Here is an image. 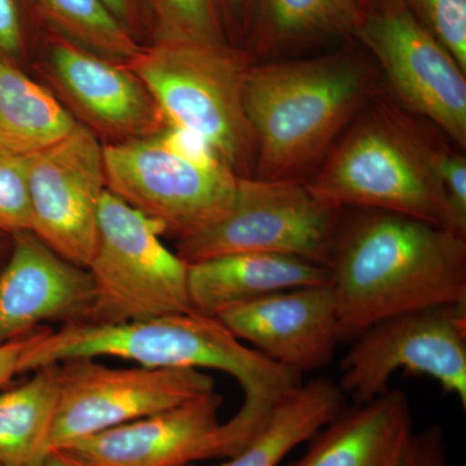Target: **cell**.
Returning <instances> with one entry per match:
<instances>
[{
  "mask_svg": "<svg viewBox=\"0 0 466 466\" xmlns=\"http://www.w3.org/2000/svg\"><path fill=\"white\" fill-rule=\"evenodd\" d=\"M100 357L125 359L147 368L219 370L235 379L244 400L223 422L229 456L247 447L300 385L299 373L244 345L218 319L198 312L127 323L76 321L56 332H34L21 373Z\"/></svg>",
  "mask_w": 466,
  "mask_h": 466,
  "instance_id": "obj_1",
  "label": "cell"
},
{
  "mask_svg": "<svg viewBox=\"0 0 466 466\" xmlns=\"http://www.w3.org/2000/svg\"><path fill=\"white\" fill-rule=\"evenodd\" d=\"M349 210L328 265L339 342L394 315L466 302V235L389 211Z\"/></svg>",
  "mask_w": 466,
  "mask_h": 466,
  "instance_id": "obj_2",
  "label": "cell"
},
{
  "mask_svg": "<svg viewBox=\"0 0 466 466\" xmlns=\"http://www.w3.org/2000/svg\"><path fill=\"white\" fill-rule=\"evenodd\" d=\"M381 90L375 63L357 48L251 64L245 109L257 139L253 177L308 180Z\"/></svg>",
  "mask_w": 466,
  "mask_h": 466,
  "instance_id": "obj_3",
  "label": "cell"
},
{
  "mask_svg": "<svg viewBox=\"0 0 466 466\" xmlns=\"http://www.w3.org/2000/svg\"><path fill=\"white\" fill-rule=\"evenodd\" d=\"M441 134L382 88L306 184L319 200L342 210L389 211L466 235L441 183L450 140Z\"/></svg>",
  "mask_w": 466,
  "mask_h": 466,
  "instance_id": "obj_4",
  "label": "cell"
},
{
  "mask_svg": "<svg viewBox=\"0 0 466 466\" xmlns=\"http://www.w3.org/2000/svg\"><path fill=\"white\" fill-rule=\"evenodd\" d=\"M253 63L232 46L152 42L126 66L148 88L167 125L200 135L233 174L250 177L257 139L245 84Z\"/></svg>",
  "mask_w": 466,
  "mask_h": 466,
  "instance_id": "obj_5",
  "label": "cell"
},
{
  "mask_svg": "<svg viewBox=\"0 0 466 466\" xmlns=\"http://www.w3.org/2000/svg\"><path fill=\"white\" fill-rule=\"evenodd\" d=\"M162 227L106 189L90 263L94 305L86 321L127 323L193 312L188 263L165 247Z\"/></svg>",
  "mask_w": 466,
  "mask_h": 466,
  "instance_id": "obj_6",
  "label": "cell"
},
{
  "mask_svg": "<svg viewBox=\"0 0 466 466\" xmlns=\"http://www.w3.org/2000/svg\"><path fill=\"white\" fill-rule=\"evenodd\" d=\"M342 214L312 195L306 180L238 177L229 213L177 240V254L188 265L227 254L265 253L328 267Z\"/></svg>",
  "mask_w": 466,
  "mask_h": 466,
  "instance_id": "obj_7",
  "label": "cell"
},
{
  "mask_svg": "<svg viewBox=\"0 0 466 466\" xmlns=\"http://www.w3.org/2000/svg\"><path fill=\"white\" fill-rule=\"evenodd\" d=\"M354 41L372 58L383 91L398 106L465 150L466 72L403 0L361 9Z\"/></svg>",
  "mask_w": 466,
  "mask_h": 466,
  "instance_id": "obj_8",
  "label": "cell"
},
{
  "mask_svg": "<svg viewBox=\"0 0 466 466\" xmlns=\"http://www.w3.org/2000/svg\"><path fill=\"white\" fill-rule=\"evenodd\" d=\"M354 341L339 386L355 403L385 394L392 375L403 370L431 377L466 407V302L383 319Z\"/></svg>",
  "mask_w": 466,
  "mask_h": 466,
  "instance_id": "obj_9",
  "label": "cell"
},
{
  "mask_svg": "<svg viewBox=\"0 0 466 466\" xmlns=\"http://www.w3.org/2000/svg\"><path fill=\"white\" fill-rule=\"evenodd\" d=\"M58 367L60 391L48 453L216 390L213 377L188 368H110L95 359Z\"/></svg>",
  "mask_w": 466,
  "mask_h": 466,
  "instance_id": "obj_10",
  "label": "cell"
},
{
  "mask_svg": "<svg viewBox=\"0 0 466 466\" xmlns=\"http://www.w3.org/2000/svg\"><path fill=\"white\" fill-rule=\"evenodd\" d=\"M106 189L177 240L204 231L231 210L238 177L228 167H202L155 139L104 146Z\"/></svg>",
  "mask_w": 466,
  "mask_h": 466,
  "instance_id": "obj_11",
  "label": "cell"
},
{
  "mask_svg": "<svg viewBox=\"0 0 466 466\" xmlns=\"http://www.w3.org/2000/svg\"><path fill=\"white\" fill-rule=\"evenodd\" d=\"M27 186L34 235L86 268L96 247L106 191L104 146L94 131L76 124L63 139L27 155Z\"/></svg>",
  "mask_w": 466,
  "mask_h": 466,
  "instance_id": "obj_12",
  "label": "cell"
},
{
  "mask_svg": "<svg viewBox=\"0 0 466 466\" xmlns=\"http://www.w3.org/2000/svg\"><path fill=\"white\" fill-rule=\"evenodd\" d=\"M47 67L70 106L116 142L146 139L167 126L148 88L125 63L101 56L47 27Z\"/></svg>",
  "mask_w": 466,
  "mask_h": 466,
  "instance_id": "obj_13",
  "label": "cell"
},
{
  "mask_svg": "<svg viewBox=\"0 0 466 466\" xmlns=\"http://www.w3.org/2000/svg\"><path fill=\"white\" fill-rule=\"evenodd\" d=\"M216 390L64 449L90 466H191L227 459Z\"/></svg>",
  "mask_w": 466,
  "mask_h": 466,
  "instance_id": "obj_14",
  "label": "cell"
},
{
  "mask_svg": "<svg viewBox=\"0 0 466 466\" xmlns=\"http://www.w3.org/2000/svg\"><path fill=\"white\" fill-rule=\"evenodd\" d=\"M217 319L236 339L299 375L328 366L339 343L330 281L269 294Z\"/></svg>",
  "mask_w": 466,
  "mask_h": 466,
  "instance_id": "obj_15",
  "label": "cell"
},
{
  "mask_svg": "<svg viewBox=\"0 0 466 466\" xmlns=\"http://www.w3.org/2000/svg\"><path fill=\"white\" fill-rule=\"evenodd\" d=\"M0 271V345L33 333L46 321H86L94 305L90 272L52 250L33 232L12 235Z\"/></svg>",
  "mask_w": 466,
  "mask_h": 466,
  "instance_id": "obj_16",
  "label": "cell"
},
{
  "mask_svg": "<svg viewBox=\"0 0 466 466\" xmlns=\"http://www.w3.org/2000/svg\"><path fill=\"white\" fill-rule=\"evenodd\" d=\"M413 417L403 391L389 390L343 410L311 438L302 458L288 466H404Z\"/></svg>",
  "mask_w": 466,
  "mask_h": 466,
  "instance_id": "obj_17",
  "label": "cell"
},
{
  "mask_svg": "<svg viewBox=\"0 0 466 466\" xmlns=\"http://www.w3.org/2000/svg\"><path fill=\"white\" fill-rule=\"evenodd\" d=\"M329 280L328 267L278 254H227L188 265L192 311L216 319L269 294Z\"/></svg>",
  "mask_w": 466,
  "mask_h": 466,
  "instance_id": "obj_18",
  "label": "cell"
},
{
  "mask_svg": "<svg viewBox=\"0 0 466 466\" xmlns=\"http://www.w3.org/2000/svg\"><path fill=\"white\" fill-rule=\"evenodd\" d=\"M358 0H254L244 51L254 61L296 56L339 39H354Z\"/></svg>",
  "mask_w": 466,
  "mask_h": 466,
  "instance_id": "obj_19",
  "label": "cell"
},
{
  "mask_svg": "<svg viewBox=\"0 0 466 466\" xmlns=\"http://www.w3.org/2000/svg\"><path fill=\"white\" fill-rule=\"evenodd\" d=\"M345 397L339 383L325 377L300 383L247 447L217 466L280 465L288 453L341 412Z\"/></svg>",
  "mask_w": 466,
  "mask_h": 466,
  "instance_id": "obj_20",
  "label": "cell"
},
{
  "mask_svg": "<svg viewBox=\"0 0 466 466\" xmlns=\"http://www.w3.org/2000/svg\"><path fill=\"white\" fill-rule=\"evenodd\" d=\"M76 126L50 91L0 56V150L32 155L63 139Z\"/></svg>",
  "mask_w": 466,
  "mask_h": 466,
  "instance_id": "obj_21",
  "label": "cell"
},
{
  "mask_svg": "<svg viewBox=\"0 0 466 466\" xmlns=\"http://www.w3.org/2000/svg\"><path fill=\"white\" fill-rule=\"evenodd\" d=\"M23 385L0 391V462L3 466H42L48 455L60 367L33 370Z\"/></svg>",
  "mask_w": 466,
  "mask_h": 466,
  "instance_id": "obj_22",
  "label": "cell"
},
{
  "mask_svg": "<svg viewBox=\"0 0 466 466\" xmlns=\"http://www.w3.org/2000/svg\"><path fill=\"white\" fill-rule=\"evenodd\" d=\"M29 2L46 26L101 56L126 64L143 48L116 23L100 0Z\"/></svg>",
  "mask_w": 466,
  "mask_h": 466,
  "instance_id": "obj_23",
  "label": "cell"
},
{
  "mask_svg": "<svg viewBox=\"0 0 466 466\" xmlns=\"http://www.w3.org/2000/svg\"><path fill=\"white\" fill-rule=\"evenodd\" d=\"M147 5L152 42L231 46L219 0H147Z\"/></svg>",
  "mask_w": 466,
  "mask_h": 466,
  "instance_id": "obj_24",
  "label": "cell"
},
{
  "mask_svg": "<svg viewBox=\"0 0 466 466\" xmlns=\"http://www.w3.org/2000/svg\"><path fill=\"white\" fill-rule=\"evenodd\" d=\"M466 72V0H403Z\"/></svg>",
  "mask_w": 466,
  "mask_h": 466,
  "instance_id": "obj_25",
  "label": "cell"
},
{
  "mask_svg": "<svg viewBox=\"0 0 466 466\" xmlns=\"http://www.w3.org/2000/svg\"><path fill=\"white\" fill-rule=\"evenodd\" d=\"M27 155L0 150V232H32Z\"/></svg>",
  "mask_w": 466,
  "mask_h": 466,
  "instance_id": "obj_26",
  "label": "cell"
},
{
  "mask_svg": "<svg viewBox=\"0 0 466 466\" xmlns=\"http://www.w3.org/2000/svg\"><path fill=\"white\" fill-rule=\"evenodd\" d=\"M29 14L36 16L29 0H0V56L12 63L25 54Z\"/></svg>",
  "mask_w": 466,
  "mask_h": 466,
  "instance_id": "obj_27",
  "label": "cell"
},
{
  "mask_svg": "<svg viewBox=\"0 0 466 466\" xmlns=\"http://www.w3.org/2000/svg\"><path fill=\"white\" fill-rule=\"evenodd\" d=\"M155 139L168 152L198 167L210 168L226 167L216 149L204 137L186 128L167 125L164 130L155 135Z\"/></svg>",
  "mask_w": 466,
  "mask_h": 466,
  "instance_id": "obj_28",
  "label": "cell"
},
{
  "mask_svg": "<svg viewBox=\"0 0 466 466\" xmlns=\"http://www.w3.org/2000/svg\"><path fill=\"white\" fill-rule=\"evenodd\" d=\"M440 171L453 213L460 226L466 229V157L452 146L447 147L441 156Z\"/></svg>",
  "mask_w": 466,
  "mask_h": 466,
  "instance_id": "obj_29",
  "label": "cell"
},
{
  "mask_svg": "<svg viewBox=\"0 0 466 466\" xmlns=\"http://www.w3.org/2000/svg\"><path fill=\"white\" fill-rule=\"evenodd\" d=\"M404 466H450L446 435L441 425H431L415 431Z\"/></svg>",
  "mask_w": 466,
  "mask_h": 466,
  "instance_id": "obj_30",
  "label": "cell"
},
{
  "mask_svg": "<svg viewBox=\"0 0 466 466\" xmlns=\"http://www.w3.org/2000/svg\"><path fill=\"white\" fill-rule=\"evenodd\" d=\"M100 3L139 45L144 38L152 42V21L147 0H100Z\"/></svg>",
  "mask_w": 466,
  "mask_h": 466,
  "instance_id": "obj_31",
  "label": "cell"
},
{
  "mask_svg": "<svg viewBox=\"0 0 466 466\" xmlns=\"http://www.w3.org/2000/svg\"><path fill=\"white\" fill-rule=\"evenodd\" d=\"M219 3L223 20H225L227 36H228L232 47H235L233 41L245 45L248 33H249L254 0H219Z\"/></svg>",
  "mask_w": 466,
  "mask_h": 466,
  "instance_id": "obj_32",
  "label": "cell"
},
{
  "mask_svg": "<svg viewBox=\"0 0 466 466\" xmlns=\"http://www.w3.org/2000/svg\"><path fill=\"white\" fill-rule=\"evenodd\" d=\"M33 333L0 345V389L21 375V363Z\"/></svg>",
  "mask_w": 466,
  "mask_h": 466,
  "instance_id": "obj_33",
  "label": "cell"
},
{
  "mask_svg": "<svg viewBox=\"0 0 466 466\" xmlns=\"http://www.w3.org/2000/svg\"><path fill=\"white\" fill-rule=\"evenodd\" d=\"M42 466H90L66 450L52 451Z\"/></svg>",
  "mask_w": 466,
  "mask_h": 466,
  "instance_id": "obj_34",
  "label": "cell"
},
{
  "mask_svg": "<svg viewBox=\"0 0 466 466\" xmlns=\"http://www.w3.org/2000/svg\"><path fill=\"white\" fill-rule=\"evenodd\" d=\"M380 0H358V5L360 9L370 7V5H375Z\"/></svg>",
  "mask_w": 466,
  "mask_h": 466,
  "instance_id": "obj_35",
  "label": "cell"
},
{
  "mask_svg": "<svg viewBox=\"0 0 466 466\" xmlns=\"http://www.w3.org/2000/svg\"><path fill=\"white\" fill-rule=\"evenodd\" d=\"M0 466H3L2 462H0Z\"/></svg>",
  "mask_w": 466,
  "mask_h": 466,
  "instance_id": "obj_36",
  "label": "cell"
},
{
  "mask_svg": "<svg viewBox=\"0 0 466 466\" xmlns=\"http://www.w3.org/2000/svg\"><path fill=\"white\" fill-rule=\"evenodd\" d=\"M0 249H2V248H0Z\"/></svg>",
  "mask_w": 466,
  "mask_h": 466,
  "instance_id": "obj_37",
  "label": "cell"
}]
</instances>
